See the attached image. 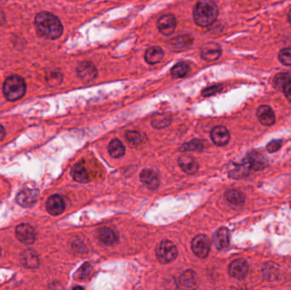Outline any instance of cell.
<instances>
[{"label": "cell", "mask_w": 291, "mask_h": 290, "mask_svg": "<svg viewBox=\"0 0 291 290\" xmlns=\"http://www.w3.org/2000/svg\"><path fill=\"white\" fill-rule=\"evenodd\" d=\"M36 30L41 37L47 39H56L63 32V26L57 16L50 12H40L36 15Z\"/></svg>", "instance_id": "6da1fadb"}, {"label": "cell", "mask_w": 291, "mask_h": 290, "mask_svg": "<svg viewBox=\"0 0 291 290\" xmlns=\"http://www.w3.org/2000/svg\"><path fill=\"white\" fill-rule=\"evenodd\" d=\"M218 7L212 1H200L193 9V18L199 26H209L218 16Z\"/></svg>", "instance_id": "7a4b0ae2"}, {"label": "cell", "mask_w": 291, "mask_h": 290, "mask_svg": "<svg viewBox=\"0 0 291 290\" xmlns=\"http://www.w3.org/2000/svg\"><path fill=\"white\" fill-rule=\"evenodd\" d=\"M26 90V83L20 76H9L5 79L3 84V95L10 102H15L23 97Z\"/></svg>", "instance_id": "3957f363"}, {"label": "cell", "mask_w": 291, "mask_h": 290, "mask_svg": "<svg viewBox=\"0 0 291 290\" xmlns=\"http://www.w3.org/2000/svg\"><path fill=\"white\" fill-rule=\"evenodd\" d=\"M178 250L175 244L169 240H163L158 244L156 250V256L159 262L168 264L177 258Z\"/></svg>", "instance_id": "277c9868"}, {"label": "cell", "mask_w": 291, "mask_h": 290, "mask_svg": "<svg viewBox=\"0 0 291 290\" xmlns=\"http://www.w3.org/2000/svg\"><path fill=\"white\" fill-rule=\"evenodd\" d=\"M192 249L195 256L199 258H206L210 251V242L205 235H198L193 238Z\"/></svg>", "instance_id": "5b68a950"}, {"label": "cell", "mask_w": 291, "mask_h": 290, "mask_svg": "<svg viewBox=\"0 0 291 290\" xmlns=\"http://www.w3.org/2000/svg\"><path fill=\"white\" fill-rule=\"evenodd\" d=\"M15 235L20 243L26 245L32 244L35 241V231L28 224L19 225L15 229Z\"/></svg>", "instance_id": "8992f818"}, {"label": "cell", "mask_w": 291, "mask_h": 290, "mask_svg": "<svg viewBox=\"0 0 291 290\" xmlns=\"http://www.w3.org/2000/svg\"><path fill=\"white\" fill-rule=\"evenodd\" d=\"M38 197V192L37 190L24 189L16 196V202L21 207L31 208L37 203Z\"/></svg>", "instance_id": "52a82bcc"}, {"label": "cell", "mask_w": 291, "mask_h": 290, "mask_svg": "<svg viewBox=\"0 0 291 290\" xmlns=\"http://www.w3.org/2000/svg\"><path fill=\"white\" fill-rule=\"evenodd\" d=\"M198 275L192 270L184 272L178 280L179 287L184 290H194L198 286Z\"/></svg>", "instance_id": "ba28073f"}, {"label": "cell", "mask_w": 291, "mask_h": 290, "mask_svg": "<svg viewBox=\"0 0 291 290\" xmlns=\"http://www.w3.org/2000/svg\"><path fill=\"white\" fill-rule=\"evenodd\" d=\"M77 73L79 78L85 82L93 81L98 74L95 65L91 61H83L77 68Z\"/></svg>", "instance_id": "9c48e42d"}, {"label": "cell", "mask_w": 291, "mask_h": 290, "mask_svg": "<svg viewBox=\"0 0 291 290\" xmlns=\"http://www.w3.org/2000/svg\"><path fill=\"white\" fill-rule=\"evenodd\" d=\"M176 27V19L171 14H166L157 20V28L162 34L169 36L175 32Z\"/></svg>", "instance_id": "30bf717a"}, {"label": "cell", "mask_w": 291, "mask_h": 290, "mask_svg": "<svg viewBox=\"0 0 291 290\" xmlns=\"http://www.w3.org/2000/svg\"><path fill=\"white\" fill-rule=\"evenodd\" d=\"M249 273V266L247 262L243 259H238L233 261L229 266V274L236 279H245Z\"/></svg>", "instance_id": "8fae6325"}, {"label": "cell", "mask_w": 291, "mask_h": 290, "mask_svg": "<svg viewBox=\"0 0 291 290\" xmlns=\"http://www.w3.org/2000/svg\"><path fill=\"white\" fill-rule=\"evenodd\" d=\"M201 56L204 61H216L221 55V48L216 43H208L201 48Z\"/></svg>", "instance_id": "7c38bea8"}, {"label": "cell", "mask_w": 291, "mask_h": 290, "mask_svg": "<svg viewBox=\"0 0 291 290\" xmlns=\"http://www.w3.org/2000/svg\"><path fill=\"white\" fill-rule=\"evenodd\" d=\"M193 44V38L192 36L187 34L179 35L175 38H172L169 43V47L171 50L174 51H183L189 49Z\"/></svg>", "instance_id": "4fadbf2b"}, {"label": "cell", "mask_w": 291, "mask_h": 290, "mask_svg": "<svg viewBox=\"0 0 291 290\" xmlns=\"http://www.w3.org/2000/svg\"><path fill=\"white\" fill-rule=\"evenodd\" d=\"M66 204L63 198L59 195H53L48 198L46 202L47 211L50 215H59L64 212Z\"/></svg>", "instance_id": "5bb4252c"}, {"label": "cell", "mask_w": 291, "mask_h": 290, "mask_svg": "<svg viewBox=\"0 0 291 290\" xmlns=\"http://www.w3.org/2000/svg\"><path fill=\"white\" fill-rule=\"evenodd\" d=\"M213 241L219 250H226L230 245V232L226 227L219 228L213 236Z\"/></svg>", "instance_id": "9a60e30c"}, {"label": "cell", "mask_w": 291, "mask_h": 290, "mask_svg": "<svg viewBox=\"0 0 291 290\" xmlns=\"http://www.w3.org/2000/svg\"><path fill=\"white\" fill-rule=\"evenodd\" d=\"M210 137L213 143L220 146L227 145L230 141V133L227 131V128L223 126H216L213 129Z\"/></svg>", "instance_id": "2e32d148"}, {"label": "cell", "mask_w": 291, "mask_h": 290, "mask_svg": "<svg viewBox=\"0 0 291 290\" xmlns=\"http://www.w3.org/2000/svg\"><path fill=\"white\" fill-rule=\"evenodd\" d=\"M140 178L142 182L151 190H155L159 186L160 182L159 177L157 173L151 169L149 168L143 169V171L141 172Z\"/></svg>", "instance_id": "e0dca14e"}, {"label": "cell", "mask_w": 291, "mask_h": 290, "mask_svg": "<svg viewBox=\"0 0 291 290\" xmlns=\"http://www.w3.org/2000/svg\"><path fill=\"white\" fill-rule=\"evenodd\" d=\"M257 118L260 123L265 126H271L275 123V114L269 106L262 105L258 108L256 112Z\"/></svg>", "instance_id": "ac0fdd59"}, {"label": "cell", "mask_w": 291, "mask_h": 290, "mask_svg": "<svg viewBox=\"0 0 291 290\" xmlns=\"http://www.w3.org/2000/svg\"><path fill=\"white\" fill-rule=\"evenodd\" d=\"M246 160L251 166V169L254 170H262L268 164L267 158L258 151H251L248 154Z\"/></svg>", "instance_id": "d6986e66"}, {"label": "cell", "mask_w": 291, "mask_h": 290, "mask_svg": "<svg viewBox=\"0 0 291 290\" xmlns=\"http://www.w3.org/2000/svg\"><path fill=\"white\" fill-rule=\"evenodd\" d=\"M179 166L185 173L188 174H193L197 173L198 170V162L197 160L192 157V156H182L178 159Z\"/></svg>", "instance_id": "ffe728a7"}, {"label": "cell", "mask_w": 291, "mask_h": 290, "mask_svg": "<svg viewBox=\"0 0 291 290\" xmlns=\"http://www.w3.org/2000/svg\"><path fill=\"white\" fill-rule=\"evenodd\" d=\"M164 56V52L160 47H150L145 53V60L148 64L154 65L160 62Z\"/></svg>", "instance_id": "44dd1931"}, {"label": "cell", "mask_w": 291, "mask_h": 290, "mask_svg": "<svg viewBox=\"0 0 291 290\" xmlns=\"http://www.w3.org/2000/svg\"><path fill=\"white\" fill-rule=\"evenodd\" d=\"M251 169V166L249 164V162L247 160L245 159L243 162L233 165V168H231L229 170V175L230 177L234 178V179H240L248 175Z\"/></svg>", "instance_id": "7402d4cb"}, {"label": "cell", "mask_w": 291, "mask_h": 290, "mask_svg": "<svg viewBox=\"0 0 291 290\" xmlns=\"http://www.w3.org/2000/svg\"><path fill=\"white\" fill-rule=\"evenodd\" d=\"M98 238L105 245H113L118 241V235L109 227H103L98 231Z\"/></svg>", "instance_id": "603a6c76"}, {"label": "cell", "mask_w": 291, "mask_h": 290, "mask_svg": "<svg viewBox=\"0 0 291 290\" xmlns=\"http://www.w3.org/2000/svg\"><path fill=\"white\" fill-rule=\"evenodd\" d=\"M225 198L228 203L233 206H242L245 203V201L244 194L237 190L227 191L225 194Z\"/></svg>", "instance_id": "cb8c5ba5"}, {"label": "cell", "mask_w": 291, "mask_h": 290, "mask_svg": "<svg viewBox=\"0 0 291 290\" xmlns=\"http://www.w3.org/2000/svg\"><path fill=\"white\" fill-rule=\"evenodd\" d=\"M72 175H73L74 180L78 181V182L86 183L89 180V174H88L87 169L85 168V165L80 162L77 163L73 167V170H72Z\"/></svg>", "instance_id": "d4e9b609"}, {"label": "cell", "mask_w": 291, "mask_h": 290, "mask_svg": "<svg viewBox=\"0 0 291 290\" xmlns=\"http://www.w3.org/2000/svg\"><path fill=\"white\" fill-rule=\"evenodd\" d=\"M21 261L25 267H29V268H36L39 264L38 256L32 250H25L21 254Z\"/></svg>", "instance_id": "484cf974"}, {"label": "cell", "mask_w": 291, "mask_h": 290, "mask_svg": "<svg viewBox=\"0 0 291 290\" xmlns=\"http://www.w3.org/2000/svg\"><path fill=\"white\" fill-rule=\"evenodd\" d=\"M108 151L112 157L119 158L123 157L126 153V147L120 140L115 139L112 141L108 145Z\"/></svg>", "instance_id": "4316f807"}, {"label": "cell", "mask_w": 291, "mask_h": 290, "mask_svg": "<svg viewBox=\"0 0 291 290\" xmlns=\"http://www.w3.org/2000/svg\"><path fill=\"white\" fill-rule=\"evenodd\" d=\"M172 122V117L167 114H159L151 120V126L155 129H163L169 126Z\"/></svg>", "instance_id": "83f0119b"}, {"label": "cell", "mask_w": 291, "mask_h": 290, "mask_svg": "<svg viewBox=\"0 0 291 290\" xmlns=\"http://www.w3.org/2000/svg\"><path fill=\"white\" fill-rule=\"evenodd\" d=\"M290 83H291V76L289 73H280L274 77V86L279 90H284Z\"/></svg>", "instance_id": "f1b7e54d"}, {"label": "cell", "mask_w": 291, "mask_h": 290, "mask_svg": "<svg viewBox=\"0 0 291 290\" xmlns=\"http://www.w3.org/2000/svg\"><path fill=\"white\" fill-rule=\"evenodd\" d=\"M189 72V67L188 65L186 64V62H179L177 64H175L171 71L172 77L179 79V78H183Z\"/></svg>", "instance_id": "f546056e"}, {"label": "cell", "mask_w": 291, "mask_h": 290, "mask_svg": "<svg viewBox=\"0 0 291 290\" xmlns=\"http://www.w3.org/2000/svg\"><path fill=\"white\" fill-rule=\"evenodd\" d=\"M204 148V142L201 140H192L189 143H185L181 145L180 150L181 151H201Z\"/></svg>", "instance_id": "4dcf8cb0"}, {"label": "cell", "mask_w": 291, "mask_h": 290, "mask_svg": "<svg viewBox=\"0 0 291 290\" xmlns=\"http://www.w3.org/2000/svg\"><path fill=\"white\" fill-rule=\"evenodd\" d=\"M126 137L129 143L133 144V145H138L140 144L143 137L141 136V134L137 131H128L126 133Z\"/></svg>", "instance_id": "1f68e13d"}, {"label": "cell", "mask_w": 291, "mask_h": 290, "mask_svg": "<svg viewBox=\"0 0 291 290\" xmlns=\"http://www.w3.org/2000/svg\"><path fill=\"white\" fill-rule=\"evenodd\" d=\"M279 59L282 64L291 66V48L282 49L279 54Z\"/></svg>", "instance_id": "d6a6232c"}, {"label": "cell", "mask_w": 291, "mask_h": 290, "mask_svg": "<svg viewBox=\"0 0 291 290\" xmlns=\"http://www.w3.org/2000/svg\"><path fill=\"white\" fill-rule=\"evenodd\" d=\"M221 89H222V85H221V84H215V85H212V86L204 89L203 90V92H202V95L204 96H214L216 93H218L219 91H221Z\"/></svg>", "instance_id": "836d02e7"}, {"label": "cell", "mask_w": 291, "mask_h": 290, "mask_svg": "<svg viewBox=\"0 0 291 290\" xmlns=\"http://www.w3.org/2000/svg\"><path fill=\"white\" fill-rule=\"evenodd\" d=\"M282 144L283 142L281 140H274L268 143V145H267V150L269 152H275V151L280 150L282 146Z\"/></svg>", "instance_id": "e575fe53"}, {"label": "cell", "mask_w": 291, "mask_h": 290, "mask_svg": "<svg viewBox=\"0 0 291 290\" xmlns=\"http://www.w3.org/2000/svg\"><path fill=\"white\" fill-rule=\"evenodd\" d=\"M283 90H284V93L286 95L287 100L289 102H291V83H290Z\"/></svg>", "instance_id": "d590c367"}, {"label": "cell", "mask_w": 291, "mask_h": 290, "mask_svg": "<svg viewBox=\"0 0 291 290\" xmlns=\"http://www.w3.org/2000/svg\"><path fill=\"white\" fill-rule=\"evenodd\" d=\"M4 23H5V15L3 10L0 9V26H2Z\"/></svg>", "instance_id": "8d00e7d4"}, {"label": "cell", "mask_w": 291, "mask_h": 290, "mask_svg": "<svg viewBox=\"0 0 291 290\" xmlns=\"http://www.w3.org/2000/svg\"><path fill=\"white\" fill-rule=\"evenodd\" d=\"M5 137V130L2 125H0V142Z\"/></svg>", "instance_id": "74e56055"}, {"label": "cell", "mask_w": 291, "mask_h": 290, "mask_svg": "<svg viewBox=\"0 0 291 290\" xmlns=\"http://www.w3.org/2000/svg\"><path fill=\"white\" fill-rule=\"evenodd\" d=\"M73 290H85L84 288L80 287V286H77V287L73 288Z\"/></svg>", "instance_id": "f35d334b"}, {"label": "cell", "mask_w": 291, "mask_h": 290, "mask_svg": "<svg viewBox=\"0 0 291 290\" xmlns=\"http://www.w3.org/2000/svg\"><path fill=\"white\" fill-rule=\"evenodd\" d=\"M288 20L289 21H290V23L291 24V9L290 10V12H289Z\"/></svg>", "instance_id": "ab89813d"}, {"label": "cell", "mask_w": 291, "mask_h": 290, "mask_svg": "<svg viewBox=\"0 0 291 290\" xmlns=\"http://www.w3.org/2000/svg\"><path fill=\"white\" fill-rule=\"evenodd\" d=\"M0 256H1V249H0Z\"/></svg>", "instance_id": "60d3db41"}]
</instances>
